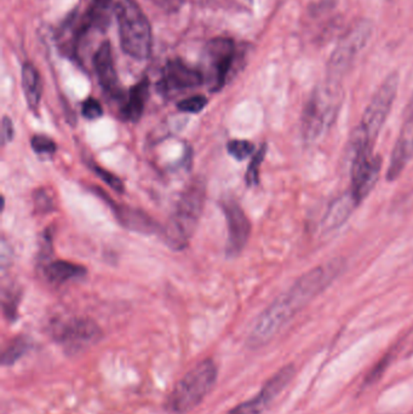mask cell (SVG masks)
Here are the masks:
<instances>
[{
	"label": "cell",
	"instance_id": "25",
	"mask_svg": "<svg viewBox=\"0 0 413 414\" xmlns=\"http://www.w3.org/2000/svg\"><path fill=\"white\" fill-rule=\"evenodd\" d=\"M34 206L39 214H49L55 209L54 198L49 194V191L43 188H39L33 195Z\"/></svg>",
	"mask_w": 413,
	"mask_h": 414
},
{
	"label": "cell",
	"instance_id": "16",
	"mask_svg": "<svg viewBox=\"0 0 413 414\" xmlns=\"http://www.w3.org/2000/svg\"><path fill=\"white\" fill-rule=\"evenodd\" d=\"M358 201L355 200L352 191H345L343 195L337 198L331 202L324 216L322 222V230L325 232H333L336 229L347 222V219L353 214L354 209L358 206Z\"/></svg>",
	"mask_w": 413,
	"mask_h": 414
},
{
	"label": "cell",
	"instance_id": "15",
	"mask_svg": "<svg viewBox=\"0 0 413 414\" xmlns=\"http://www.w3.org/2000/svg\"><path fill=\"white\" fill-rule=\"evenodd\" d=\"M93 67L103 90L114 97H118L120 95L119 82L108 41H103L98 47L93 57Z\"/></svg>",
	"mask_w": 413,
	"mask_h": 414
},
{
	"label": "cell",
	"instance_id": "12",
	"mask_svg": "<svg viewBox=\"0 0 413 414\" xmlns=\"http://www.w3.org/2000/svg\"><path fill=\"white\" fill-rule=\"evenodd\" d=\"M206 56L213 77L212 90L225 87V80L234 62V41L230 38H215L206 45Z\"/></svg>",
	"mask_w": 413,
	"mask_h": 414
},
{
	"label": "cell",
	"instance_id": "33",
	"mask_svg": "<svg viewBox=\"0 0 413 414\" xmlns=\"http://www.w3.org/2000/svg\"><path fill=\"white\" fill-rule=\"evenodd\" d=\"M405 119H413V96L405 112Z\"/></svg>",
	"mask_w": 413,
	"mask_h": 414
},
{
	"label": "cell",
	"instance_id": "3",
	"mask_svg": "<svg viewBox=\"0 0 413 414\" xmlns=\"http://www.w3.org/2000/svg\"><path fill=\"white\" fill-rule=\"evenodd\" d=\"M399 87V75L391 73L382 82L363 112L361 121L352 137V151H372L383 125L391 113Z\"/></svg>",
	"mask_w": 413,
	"mask_h": 414
},
{
	"label": "cell",
	"instance_id": "20",
	"mask_svg": "<svg viewBox=\"0 0 413 414\" xmlns=\"http://www.w3.org/2000/svg\"><path fill=\"white\" fill-rule=\"evenodd\" d=\"M45 273L50 283L61 285L72 279L84 276L87 274V269L67 260H56L46 267Z\"/></svg>",
	"mask_w": 413,
	"mask_h": 414
},
{
	"label": "cell",
	"instance_id": "18",
	"mask_svg": "<svg viewBox=\"0 0 413 414\" xmlns=\"http://www.w3.org/2000/svg\"><path fill=\"white\" fill-rule=\"evenodd\" d=\"M22 89L28 108L37 113L42 98V82L37 68L32 64H24L22 67Z\"/></svg>",
	"mask_w": 413,
	"mask_h": 414
},
{
	"label": "cell",
	"instance_id": "2",
	"mask_svg": "<svg viewBox=\"0 0 413 414\" xmlns=\"http://www.w3.org/2000/svg\"><path fill=\"white\" fill-rule=\"evenodd\" d=\"M218 367L213 360L205 359L189 369L176 383L165 401V410L171 414H187L195 410L216 385Z\"/></svg>",
	"mask_w": 413,
	"mask_h": 414
},
{
	"label": "cell",
	"instance_id": "10",
	"mask_svg": "<svg viewBox=\"0 0 413 414\" xmlns=\"http://www.w3.org/2000/svg\"><path fill=\"white\" fill-rule=\"evenodd\" d=\"M294 364H287L271 376L255 397L235 406L227 414H262L294 379Z\"/></svg>",
	"mask_w": 413,
	"mask_h": 414
},
{
	"label": "cell",
	"instance_id": "27",
	"mask_svg": "<svg viewBox=\"0 0 413 414\" xmlns=\"http://www.w3.org/2000/svg\"><path fill=\"white\" fill-rule=\"evenodd\" d=\"M31 146L33 151L37 154L50 155L55 153L57 147L55 142L52 141L49 137L43 136V135H36L31 140Z\"/></svg>",
	"mask_w": 413,
	"mask_h": 414
},
{
	"label": "cell",
	"instance_id": "23",
	"mask_svg": "<svg viewBox=\"0 0 413 414\" xmlns=\"http://www.w3.org/2000/svg\"><path fill=\"white\" fill-rule=\"evenodd\" d=\"M266 153V145H262L258 149L257 153L253 155L251 163L248 165V171L245 175V181L248 187H253L257 186L260 182V168H261L262 163L264 160Z\"/></svg>",
	"mask_w": 413,
	"mask_h": 414
},
{
	"label": "cell",
	"instance_id": "8",
	"mask_svg": "<svg viewBox=\"0 0 413 414\" xmlns=\"http://www.w3.org/2000/svg\"><path fill=\"white\" fill-rule=\"evenodd\" d=\"M51 337L68 356L78 355L103 337L101 327L89 318H69L51 326Z\"/></svg>",
	"mask_w": 413,
	"mask_h": 414
},
{
	"label": "cell",
	"instance_id": "19",
	"mask_svg": "<svg viewBox=\"0 0 413 414\" xmlns=\"http://www.w3.org/2000/svg\"><path fill=\"white\" fill-rule=\"evenodd\" d=\"M148 95H149V82L147 79H143L142 82L131 87L128 102L125 103L124 110H123L125 118L130 121H138L142 117Z\"/></svg>",
	"mask_w": 413,
	"mask_h": 414
},
{
	"label": "cell",
	"instance_id": "1",
	"mask_svg": "<svg viewBox=\"0 0 413 414\" xmlns=\"http://www.w3.org/2000/svg\"><path fill=\"white\" fill-rule=\"evenodd\" d=\"M342 268L340 260H335L303 274L258 316L248 334V348L258 349L268 344L306 305L330 286Z\"/></svg>",
	"mask_w": 413,
	"mask_h": 414
},
{
	"label": "cell",
	"instance_id": "5",
	"mask_svg": "<svg viewBox=\"0 0 413 414\" xmlns=\"http://www.w3.org/2000/svg\"><path fill=\"white\" fill-rule=\"evenodd\" d=\"M342 103L340 85L325 82L317 87L304 105L301 132L306 142H315L335 121Z\"/></svg>",
	"mask_w": 413,
	"mask_h": 414
},
{
	"label": "cell",
	"instance_id": "26",
	"mask_svg": "<svg viewBox=\"0 0 413 414\" xmlns=\"http://www.w3.org/2000/svg\"><path fill=\"white\" fill-rule=\"evenodd\" d=\"M206 97L202 95H197L181 101L177 105V108L181 112H184V113H199L206 107Z\"/></svg>",
	"mask_w": 413,
	"mask_h": 414
},
{
	"label": "cell",
	"instance_id": "11",
	"mask_svg": "<svg viewBox=\"0 0 413 414\" xmlns=\"http://www.w3.org/2000/svg\"><path fill=\"white\" fill-rule=\"evenodd\" d=\"M222 209L227 219L228 226V242L227 255L235 257L243 250L251 234V223L243 209L234 200L222 202Z\"/></svg>",
	"mask_w": 413,
	"mask_h": 414
},
{
	"label": "cell",
	"instance_id": "22",
	"mask_svg": "<svg viewBox=\"0 0 413 414\" xmlns=\"http://www.w3.org/2000/svg\"><path fill=\"white\" fill-rule=\"evenodd\" d=\"M29 346V339L23 336H19L10 341L9 344L5 346L4 350L1 353V366L10 367L16 364L27 353Z\"/></svg>",
	"mask_w": 413,
	"mask_h": 414
},
{
	"label": "cell",
	"instance_id": "21",
	"mask_svg": "<svg viewBox=\"0 0 413 414\" xmlns=\"http://www.w3.org/2000/svg\"><path fill=\"white\" fill-rule=\"evenodd\" d=\"M113 0H92L87 17L83 24L89 28L96 26L97 28L106 27L110 22V11H112Z\"/></svg>",
	"mask_w": 413,
	"mask_h": 414
},
{
	"label": "cell",
	"instance_id": "30",
	"mask_svg": "<svg viewBox=\"0 0 413 414\" xmlns=\"http://www.w3.org/2000/svg\"><path fill=\"white\" fill-rule=\"evenodd\" d=\"M17 304H19V297L10 292L8 295H4V301H3V310H4L5 316L9 321H14L17 318Z\"/></svg>",
	"mask_w": 413,
	"mask_h": 414
},
{
	"label": "cell",
	"instance_id": "4",
	"mask_svg": "<svg viewBox=\"0 0 413 414\" xmlns=\"http://www.w3.org/2000/svg\"><path fill=\"white\" fill-rule=\"evenodd\" d=\"M205 184L202 181L192 183L179 199L174 214L166 223L164 235L167 245L181 250L193 237L205 204Z\"/></svg>",
	"mask_w": 413,
	"mask_h": 414
},
{
	"label": "cell",
	"instance_id": "29",
	"mask_svg": "<svg viewBox=\"0 0 413 414\" xmlns=\"http://www.w3.org/2000/svg\"><path fill=\"white\" fill-rule=\"evenodd\" d=\"M82 112H83L84 117L89 120H96L103 115V108H102L101 103L92 97L87 98L84 102Z\"/></svg>",
	"mask_w": 413,
	"mask_h": 414
},
{
	"label": "cell",
	"instance_id": "14",
	"mask_svg": "<svg viewBox=\"0 0 413 414\" xmlns=\"http://www.w3.org/2000/svg\"><path fill=\"white\" fill-rule=\"evenodd\" d=\"M413 156V119H405L404 125L401 128L399 137L396 140L391 163L386 170V179L393 182L399 178L410 160Z\"/></svg>",
	"mask_w": 413,
	"mask_h": 414
},
{
	"label": "cell",
	"instance_id": "13",
	"mask_svg": "<svg viewBox=\"0 0 413 414\" xmlns=\"http://www.w3.org/2000/svg\"><path fill=\"white\" fill-rule=\"evenodd\" d=\"M202 84V74L199 71L190 68L181 59H171L164 68L159 87L161 91L172 92L193 89Z\"/></svg>",
	"mask_w": 413,
	"mask_h": 414
},
{
	"label": "cell",
	"instance_id": "24",
	"mask_svg": "<svg viewBox=\"0 0 413 414\" xmlns=\"http://www.w3.org/2000/svg\"><path fill=\"white\" fill-rule=\"evenodd\" d=\"M227 149L233 158L236 160H245L248 158L250 155L253 154L255 151V146L253 143L250 141H245V140H233V141L228 142L227 145Z\"/></svg>",
	"mask_w": 413,
	"mask_h": 414
},
{
	"label": "cell",
	"instance_id": "9",
	"mask_svg": "<svg viewBox=\"0 0 413 414\" xmlns=\"http://www.w3.org/2000/svg\"><path fill=\"white\" fill-rule=\"evenodd\" d=\"M382 159L373 151L354 153L350 169V188L358 204L363 202L376 186L381 173Z\"/></svg>",
	"mask_w": 413,
	"mask_h": 414
},
{
	"label": "cell",
	"instance_id": "7",
	"mask_svg": "<svg viewBox=\"0 0 413 414\" xmlns=\"http://www.w3.org/2000/svg\"><path fill=\"white\" fill-rule=\"evenodd\" d=\"M371 36L372 23L370 21H359L353 27L349 28L329 59L325 82L340 85L342 79L352 68L356 56L366 46Z\"/></svg>",
	"mask_w": 413,
	"mask_h": 414
},
{
	"label": "cell",
	"instance_id": "31",
	"mask_svg": "<svg viewBox=\"0 0 413 414\" xmlns=\"http://www.w3.org/2000/svg\"><path fill=\"white\" fill-rule=\"evenodd\" d=\"M14 133L15 128L13 120L8 117H4L1 120V143H3V146L13 141Z\"/></svg>",
	"mask_w": 413,
	"mask_h": 414
},
{
	"label": "cell",
	"instance_id": "6",
	"mask_svg": "<svg viewBox=\"0 0 413 414\" xmlns=\"http://www.w3.org/2000/svg\"><path fill=\"white\" fill-rule=\"evenodd\" d=\"M123 50L136 59H146L152 51V27L135 0H121L115 8Z\"/></svg>",
	"mask_w": 413,
	"mask_h": 414
},
{
	"label": "cell",
	"instance_id": "32",
	"mask_svg": "<svg viewBox=\"0 0 413 414\" xmlns=\"http://www.w3.org/2000/svg\"><path fill=\"white\" fill-rule=\"evenodd\" d=\"M151 1L166 13H174L182 8L186 0H151Z\"/></svg>",
	"mask_w": 413,
	"mask_h": 414
},
{
	"label": "cell",
	"instance_id": "28",
	"mask_svg": "<svg viewBox=\"0 0 413 414\" xmlns=\"http://www.w3.org/2000/svg\"><path fill=\"white\" fill-rule=\"evenodd\" d=\"M92 170L93 172L96 173L98 177L101 178L103 182L107 183L113 191L117 193H124V183L120 181V178L117 177L115 175L107 171V170L102 169L98 165H92Z\"/></svg>",
	"mask_w": 413,
	"mask_h": 414
},
{
	"label": "cell",
	"instance_id": "17",
	"mask_svg": "<svg viewBox=\"0 0 413 414\" xmlns=\"http://www.w3.org/2000/svg\"><path fill=\"white\" fill-rule=\"evenodd\" d=\"M115 216L125 228L133 232L152 234L156 232V224L148 214L141 209H130L128 206H114Z\"/></svg>",
	"mask_w": 413,
	"mask_h": 414
}]
</instances>
